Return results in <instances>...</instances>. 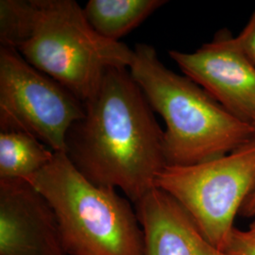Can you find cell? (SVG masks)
<instances>
[{
  "label": "cell",
  "mask_w": 255,
  "mask_h": 255,
  "mask_svg": "<svg viewBox=\"0 0 255 255\" xmlns=\"http://www.w3.org/2000/svg\"><path fill=\"white\" fill-rule=\"evenodd\" d=\"M66 135L65 154L89 182L137 203L166 166L164 130L127 67L111 68Z\"/></svg>",
  "instance_id": "1"
},
{
  "label": "cell",
  "mask_w": 255,
  "mask_h": 255,
  "mask_svg": "<svg viewBox=\"0 0 255 255\" xmlns=\"http://www.w3.org/2000/svg\"><path fill=\"white\" fill-rule=\"evenodd\" d=\"M128 69L153 112L164 120L166 165L210 161L255 137L252 125L232 115L191 79L168 69L153 46L137 44Z\"/></svg>",
  "instance_id": "2"
},
{
  "label": "cell",
  "mask_w": 255,
  "mask_h": 255,
  "mask_svg": "<svg viewBox=\"0 0 255 255\" xmlns=\"http://www.w3.org/2000/svg\"><path fill=\"white\" fill-rule=\"evenodd\" d=\"M42 193L58 219L67 255H144V236L130 201L98 186L65 153H56L27 180Z\"/></svg>",
  "instance_id": "3"
},
{
  "label": "cell",
  "mask_w": 255,
  "mask_h": 255,
  "mask_svg": "<svg viewBox=\"0 0 255 255\" xmlns=\"http://www.w3.org/2000/svg\"><path fill=\"white\" fill-rule=\"evenodd\" d=\"M17 51L83 103L109 69L129 68L133 60V49L99 35L74 0H37L34 30Z\"/></svg>",
  "instance_id": "4"
},
{
  "label": "cell",
  "mask_w": 255,
  "mask_h": 255,
  "mask_svg": "<svg viewBox=\"0 0 255 255\" xmlns=\"http://www.w3.org/2000/svg\"><path fill=\"white\" fill-rule=\"evenodd\" d=\"M156 187L172 196L201 233L224 251L235 220L255 191V137L228 154L191 165H166Z\"/></svg>",
  "instance_id": "5"
},
{
  "label": "cell",
  "mask_w": 255,
  "mask_h": 255,
  "mask_svg": "<svg viewBox=\"0 0 255 255\" xmlns=\"http://www.w3.org/2000/svg\"><path fill=\"white\" fill-rule=\"evenodd\" d=\"M85 106L61 83L28 64L14 48H0V130H23L56 153L83 119Z\"/></svg>",
  "instance_id": "6"
},
{
  "label": "cell",
  "mask_w": 255,
  "mask_h": 255,
  "mask_svg": "<svg viewBox=\"0 0 255 255\" xmlns=\"http://www.w3.org/2000/svg\"><path fill=\"white\" fill-rule=\"evenodd\" d=\"M168 54L184 76L255 128V66L228 29L219 30L192 53L169 50Z\"/></svg>",
  "instance_id": "7"
},
{
  "label": "cell",
  "mask_w": 255,
  "mask_h": 255,
  "mask_svg": "<svg viewBox=\"0 0 255 255\" xmlns=\"http://www.w3.org/2000/svg\"><path fill=\"white\" fill-rule=\"evenodd\" d=\"M0 255H67L54 210L23 179H0Z\"/></svg>",
  "instance_id": "8"
},
{
  "label": "cell",
  "mask_w": 255,
  "mask_h": 255,
  "mask_svg": "<svg viewBox=\"0 0 255 255\" xmlns=\"http://www.w3.org/2000/svg\"><path fill=\"white\" fill-rule=\"evenodd\" d=\"M134 206L144 236V255H226L164 190L155 187Z\"/></svg>",
  "instance_id": "9"
},
{
  "label": "cell",
  "mask_w": 255,
  "mask_h": 255,
  "mask_svg": "<svg viewBox=\"0 0 255 255\" xmlns=\"http://www.w3.org/2000/svg\"><path fill=\"white\" fill-rule=\"evenodd\" d=\"M165 3L164 0H90L82 9L99 35L119 42Z\"/></svg>",
  "instance_id": "10"
},
{
  "label": "cell",
  "mask_w": 255,
  "mask_h": 255,
  "mask_svg": "<svg viewBox=\"0 0 255 255\" xmlns=\"http://www.w3.org/2000/svg\"><path fill=\"white\" fill-rule=\"evenodd\" d=\"M55 152L23 130H0V179L28 180L49 164Z\"/></svg>",
  "instance_id": "11"
},
{
  "label": "cell",
  "mask_w": 255,
  "mask_h": 255,
  "mask_svg": "<svg viewBox=\"0 0 255 255\" xmlns=\"http://www.w3.org/2000/svg\"><path fill=\"white\" fill-rule=\"evenodd\" d=\"M36 17L37 0H1V46L17 50L31 36Z\"/></svg>",
  "instance_id": "12"
},
{
  "label": "cell",
  "mask_w": 255,
  "mask_h": 255,
  "mask_svg": "<svg viewBox=\"0 0 255 255\" xmlns=\"http://www.w3.org/2000/svg\"><path fill=\"white\" fill-rule=\"evenodd\" d=\"M223 253L226 255H255V238L247 231L236 228Z\"/></svg>",
  "instance_id": "13"
},
{
  "label": "cell",
  "mask_w": 255,
  "mask_h": 255,
  "mask_svg": "<svg viewBox=\"0 0 255 255\" xmlns=\"http://www.w3.org/2000/svg\"><path fill=\"white\" fill-rule=\"evenodd\" d=\"M236 38L244 54L255 66V10Z\"/></svg>",
  "instance_id": "14"
},
{
  "label": "cell",
  "mask_w": 255,
  "mask_h": 255,
  "mask_svg": "<svg viewBox=\"0 0 255 255\" xmlns=\"http://www.w3.org/2000/svg\"><path fill=\"white\" fill-rule=\"evenodd\" d=\"M241 216L248 219H255V191L254 194L248 199L246 203L240 212Z\"/></svg>",
  "instance_id": "15"
},
{
  "label": "cell",
  "mask_w": 255,
  "mask_h": 255,
  "mask_svg": "<svg viewBox=\"0 0 255 255\" xmlns=\"http://www.w3.org/2000/svg\"><path fill=\"white\" fill-rule=\"evenodd\" d=\"M247 232L252 236L253 237L255 238V219H254V221L251 223V225L249 226V229L247 230Z\"/></svg>",
  "instance_id": "16"
}]
</instances>
